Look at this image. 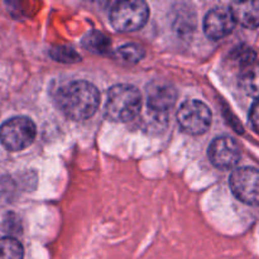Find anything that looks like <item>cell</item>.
Returning a JSON list of instances; mask_svg holds the SVG:
<instances>
[{
	"label": "cell",
	"mask_w": 259,
	"mask_h": 259,
	"mask_svg": "<svg viewBox=\"0 0 259 259\" xmlns=\"http://www.w3.org/2000/svg\"><path fill=\"white\" fill-rule=\"evenodd\" d=\"M57 101L66 116L72 120H86L98 110L100 94L88 81H72L58 90Z\"/></svg>",
	"instance_id": "1"
},
{
	"label": "cell",
	"mask_w": 259,
	"mask_h": 259,
	"mask_svg": "<svg viewBox=\"0 0 259 259\" xmlns=\"http://www.w3.org/2000/svg\"><path fill=\"white\" fill-rule=\"evenodd\" d=\"M82 46L90 52L96 55H106L110 51L111 42L108 35L99 30H91L83 37Z\"/></svg>",
	"instance_id": "12"
},
{
	"label": "cell",
	"mask_w": 259,
	"mask_h": 259,
	"mask_svg": "<svg viewBox=\"0 0 259 259\" xmlns=\"http://www.w3.org/2000/svg\"><path fill=\"white\" fill-rule=\"evenodd\" d=\"M209 159L220 169H232L240 159L239 144L230 137L215 138L209 146Z\"/></svg>",
	"instance_id": "8"
},
{
	"label": "cell",
	"mask_w": 259,
	"mask_h": 259,
	"mask_svg": "<svg viewBox=\"0 0 259 259\" xmlns=\"http://www.w3.org/2000/svg\"><path fill=\"white\" fill-rule=\"evenodd\" d=\"M230 10L238 23L247 28L259 27V0L235 2L230 4Z\"/></svg>",
	"instance_id": "10"
},
{
	"label": "cell",
	"mask_w": 259,
	"mask_h": 259,
	"mask_svg": "<svg viewBox=\"0 0 259 259\" xmlns=\"http://www.w3.org/2000/svg\"><path fill=\"white\" fill-rule=\"evenodd\" d=\"M119 57L123 61L129 63H137L144 57V50L138 45H134V43H128V45H124L116 51Z\"/></svg>",
	"instance_id": "14"
},
{
	"label": "cell",
	"mask_w": 259,
	"mask_h": 259,
	"mask_svg": "<svg viewBox=\"0 0 259 259\" xmlns=\"http://www.w3.org/2000/svg\"><path fill=\"white\" fill-rule=\"evenodd\" d=\"M232 60L235 63L240 66V68H244L247 66L252 65L253 62H255V53L254 51L250 50L249 47H245V46H240V47L235 48L232 53Z\"/></svg>",
	"instance_id": "16"
},
{
	"label": "cell",
	"mask_w": 259,
	"mask_h": 259,
	"mask_svg": "<svg viewBox=\"0 0 259 259\" xmlns=\"http://www.w3.org/2000/svg\"><path fill=\"white\" fill-rule=\"evenodd\" d=\"M149 8L141 0L119 2L110 12V23L119 32H134L146 25Z\"/></svg>",
	"instance_id": "3"
},
{
	"label": "cell",
	"mask_w": 259,
	"mask_h": 259,
	"mask_svg": "<svg viewBox=\"0 0 259 259\" xmlns=\"http://www.w3.org/2000/svg\"><path fill=\"white\" fill-rule=\"evenodd\" d=\"M142 108L141 91L129 83L114 85L108 91L105 103V116L109 120L125 123L139 114Z\"/></svg>",
	"instance_id": "2"
},
{
	"label": "cell",
	"mask_w": 259,
	"mask_h": 259,
	"mask_svg": "<svg viewBox=\"0 0 259 259\" xmlns=\"http://www.w3.org/2000/svg\"><path fill=\"white\" fill-rule=\"evenodd\" d=\"M229 185L238 200L248 205H259V169L253 167L235 169Z\"/></svg>",
	"instance_id": "6"
},
{
	"label": "cell",
	"mask_w": 259,
	"mask_h": 259,
	"mask_svg": "<svg viewBox=\"0 0 259 259\" xmlns=\"http://www.w3.org/2000/svg\"><path fill=\"white\" fill-rule=\"evenodd\" d=\"M237 20L230 8L215 7L206 14L204 20L205 34L210 39H222L229 35L234 29Z\"/></svg>",
	"instance_id": "9"
},
{
	"label": "cell",
	"mask_w": 259,
	"mask_h": 259,
	"mask_svg": "<svg viewBox=\"0 0 259 259\" xmlns=\"http://www.w3.org/2000/svg\"><path fill=\"white\" fill-rule=\"evenodd\" d=\"M239 85L247 95L259 100V62L255 61L252 65L242 68Z\"/></svg>",
	"instance_id": "11"
},
{
	"label": "cell",
	"mask_w": 259,
	"mask_h": 259,
	"mask_svg": "<svg viewBox=\"0 0 259 259\" xmlns=\"http://www.w3.org/2000/svg\"><path fill=\"white\" fill-rule=\"evenodd\" d=\"M177 100V91L171 83L163 81L152 82L147 89L148 111L156 120H166L168 111Z\"/></svg>",
	"instance_id": "7"
},
{
	"label": "cell",
	"mask_w": 259,
	"mask_h": 259,
	"mask_svg": "<svg viewBox=\"0 0 259 259\" xmlns=\"http://www.w3.org/2000/svg\"><path fill=\"white\" fill-rule=\"evenodd\" d=\"M2 229L5 230L8 234H20L22 232V224H20V219L13 212H9L7 217L3 219Z\"/></svg>",
	"instance_id": "18"
},
{
	"label": "cell",
	"mask_w": 259,
	"mask_h": 259,
	"mask_svg": "<svg viewBox=\"0 0 259 259\" xmlns=\"http://www.w3.org/2000/svg\"><path fill=\"white\" fill-rule=\"evenodd\" d=\"M249 121L252 125L253 131L259 134V100L255 101L252 105L249 111Z\"/></svg>",
	"instance_id": "19"
},
{
	"label": "cell",
	"mask_w": 259,
	"mask_h": 259,
	"mask_svg": "<svg viewBox=\"0 0 259 259\" xmlns=\"http://www.w3.org/2000/svg\"><path fill=\"white\" fill-rule=\"evenodd\" d=\"M177 120L186 133L199 136L209 131L211 125V111L202 101H185L177 111Z\"/></svg>",
	"instance_id": "5"
},
{
	"label": "cell",
	"mask_w": 259,
	"mask_h": 259,
	"mask_svg": "<svg viewBox=\"0 0 259 259\" xmlns=\"http://www.w3.org/2000/svg\"><path fill=\"white\" fill-rule=\"evenodd\" d=\"M24 249L15 238L7 237L0 239V259H23Z\"/></svg>",
	"instance_id": "13"
},
{
	"label": "cell",
	"mask_w": 259,
	"mask_h": 259,
	"mask_svg": "<svg viewBox=\"0 0 259 259\" xmlns=\"http://www.w3.org/2000/svg\"><path fill=\"white\" fill-rule=\"evenodd\" d=\"M37 134L34 123L27 116H15L0 126V143L10 152H19L33 143Z\"/></svg>",
	"instance_id": "4"
},
{
	"label": "cell",
	"mask_w": 259,
	"mask_h": 259,
	"mask_svg": "<svg viewBox=\"0 0 259 259\" xmlns=\"http://www.w3.org/2000/svg\"><path fill=\"white\" fill-rule=\"evenodd\" d=\"M15 184L10 177H0V201L8 202L14 197Z\"/></svg>",
	"instance_id": "17"
},
{
	"label": "cell",
	"mask_w": 259,
	"mask_h": 259,
	"mask_svg": "<svg viewBox=\"0 0 259 259\" xmlns=\"http://www.w3.org/2000/svg\"><path fill=\"white\" fill-rule=\"evenodd\" d=\"M51 57L53 60L58 61V62L65 63H72L81 61V56L72 47H68V46H58V47L52 48L51 50Z\"/></svg>",
	"instance_id": "15"
}]
</instances>
